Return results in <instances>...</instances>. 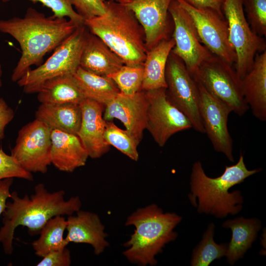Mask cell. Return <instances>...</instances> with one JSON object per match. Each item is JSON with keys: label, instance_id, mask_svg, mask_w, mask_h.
I'll return each mask as SVG.
<instances>
[{"label": "cell", "instance_id": "1", "mask_svg": "<svg viewBox=\"0 0 266 266\" xmlns=\"http://www.w3.org/2000/svg\"><path fill=\"white\" fill-rule=\"evenodd\" d=\"M78 26L66 18L47 17L32 7L28 8L23 17L0 20V32L14 38L21 50L12 81L17 82L32 66L40 65L44 56L55 50Z\"/></svg>", "mask_w": 266, "mask_h": 266}, {"label": "cell", "instance_id": "2", "mask_svg": "<svg viewBox=\"0 0 266 266\" xmlns=\"http://www.w3.org/2000/svg\"><path fill=\"white\" fill-rule=\"evenodd\" d=\"M65 192L61 190L50 192L42 183L34 187L30 197H20L16 192L11 193V201H7L2 213L3 226L0 229V243L4 253L10 255L13 251V240L16 228L26 227L31 235L39 234L46 223L58 215H71L80 209L78 197L65 200Z\"/></svg>", "mask_w": 266, "mask_h": 266}, {"label": "cell", "instance_id": "3", "mask_svg": "<svg viewBox=\"0 0 266 266\" xmlns=\"http://www.w3.org/2000/svg\"><path fill=\"white\" fill-rule=\"evenodd\" d=\"M260 170V168L248 169L240 153L236 164L226 166L221 175L211 178L205 174L201 162L196 161L192 166L190 177V201L200 213L221 218L229 214L235 215L242 208L243 197L239 191L230 192L229 189Z\"/></svg>", "mask_w": 266, "mask_h": 266}, {"label": "cell", "instance_id": "4", "mask_svg": "<svg viewBox=\"0 0 266 266\" xmlns=\"http://www.w3.org/2000/svg\"><path fill=\"white\" fill-rule=\"evenodd\" d=\"M107 12L85 19L84 25L118 55L125 65H143L147 50L142 28L126 6L105 1Z\"/></svg>", "mask_w": 266, "mask_h": 266}, {"label": "cell", "instance_id": "5", "mask_svg": "<svg viewBox=\"0 0 266 266\" xmlns=\"http://www.w3.org/2000/svg\"><path fill=\"white\" fill-rule=\"evenodd\" d=\"M181 219L175 213H164L156 204L138 209L128 217L125 224L133 225L135 229L124 244L129 248L123 254L131 263L155 265L156 255L176 238L177 233L173 230Z\"/></svg>", "mask_w": 266, "mask_h": 266}, {"label": "cell", "instance_id": "6", "mask_svg": "<svg viewBox=\"0 0 266 266\" xmlns=\"http://www.w3.org/2000/svg\"><path fill=\"white\" fill-rule=\"evenodd\" d=\"M87 33L84 25L78 26L44 63L28 70L16 82L18 86L26 94L37 93L48 80L62 75H73L79 66Z\"/></svg>", "mask_w": 266, "mask_h": 266}, {"label": "cell", "instance_id": "7", "mask_svg": "<svg viewBox=\"0 0 266 266\" xmlns=\"http://www.w3.org/2000/svg\"><path fill=\"white\" fill-rule=\"evenodd\" d=\"M211 95L239 116L249 108L242 93L241 79L233 65L213 55L199 67L193 77Z\"/></svg>", "mask_w": 266, "mask_h": 266}, {"label": "cell", "instance_id": "8", "mask_svg": "<svg viewBox=\"0 0 266 266\" xmlns=\"http://www.w3.org/2000/svg\"><path fill=\"white\" fill-rule=\"evenodd\" d=\"M222 11L236 54L235 70L242 79L252 67L256 55L266 51V41L251 29L244 14L243 0H224Z\"/></svg>", "mask_w": 266, "mask_h": 266}, {"label": "cell", "instance_id": "9", "mask_svg": "<svg viewBox=\"0 0 266 266\" xmlns=\"http://www.w3.org/2000/svg\"><path fill=\"white\" fill-rule=\"evenodd\" d=\"M166 94L169 100L190 121L192 128L205 133L200 112V93L198 83L183 62L171 52L166 69Z\"/></svg>", "mask_w": 266, "mask_h": 266}, {"label": "cell", "instance_id": "10", "mask_svg": "<svg viewBox=\"0 0 266 266\" xmlns=\"http://www.w3.org/2000/svg\"><path fill=\"white\" fill-rule=\"evenodd\" d=\"M51 130L35 119L18 131L11 155L26 171L45 173L51 164Z\"/></svg>", "mask_w": 266, "mask_h": 266}, {"label": "cell", "instance_id": "11", "mask_svg": "<svg viewBox=\"0 0 266 266\" xmlns=\"http://www.w3.org/2000/svg\"><path fill=\"white\" fill-rule=\"evenodd\" d=\"M147 99L146 129L163 147L176 133L192 128L186 116L169 100L166 88L145 91Z\"/></svg>", "mask_w": 266, "mask_h": 266}, {"label": "cell", "instance_id": "12", "mask_svg": "<svg viewBox=\"0 0 266 266\" xmlns=\"http://www.w3.org/2000/svg\"><path fill=\"white\" fill-rule=\"evenodd\" d=\"M168 12L174 25L175 44L171 52L183 62L193 77L200 66L213 54L201 42L192 18L176 0L171 2Z\"/></svg>", "mask_w": 266, "mask_h": 266}, {"label": "cell", "instance_id": "13", "mask_svg": "<svg viewBox=\"0 0 266 266\" xmlns=\"http://www.w3.org/2000/svg\"><path fill=\"white\" fill-rule=\"evenodd\" d=\"M190 16L201 42L214 55L233 65L236 54L229 39L224 17L207 8H197L184 0H176Z\"/></svg>", "mask_w": 266, "mask_h": 266}, {"label": "cell", "instance_id": "14", "mask_svg": "<svg viewBox=\"0 0 266 266\" xmlns=\"http://www.w3.org/2000/svg\"><path fill=\"white\" fill-rule=\"evenodd\" d=\"M198 84L200 93V112L205 133L214 149L223 153L230 161L233 162V142L228 128L229 115L232 111L225 103L209 93L200 84Z\"/></svg>", "mask_w": 266, "mask_h": 266}, {"label": "cell", "instance_id": "15", "mask_svg": "<svg viewBox=\"0 0 266 266\" xmlns=\"http://www.w3.org/2000/svg\"><path fill=\"white\" fill-rule=\"evenodd\" d=\"M147 103L145 91L132 96L120 92L104 104L103 117L105 121L120 120L139 144L146 129Z\"/></svg>", "mask_w": 266, "mask_h": 266}, {"label": "cell", "instance_id": "16", "mask_svg": "<svg viewBox=\"0 0 266 266\" xmlns=\"http://www.w3.org/2000/svg\"><path fill=\"white\" fill-rule=\"evenodd\" d=\"M172 0H131L125 5L143 29L147 51L168 37V8Z\"/></svg>", "mask_w": 266, "mask_h": 266}, {"label": "cell", "instance_id": "17", "mask_svg": "<svg viewBox=\"0 0 266 266\" xmlns=\"http://www.w3.org/2000/svg\"><path fill=\"white\" fill-rule=\"evenodd\" d=\"M79 104L82 120L77 135L89 157L100 158L110 150V145L104 138L106 124L103 117L104 105L90 99H85Z\"/></svg>", "mask_w": 266, "mask_h": 266}, {"label": "cell", "instance_id": "18", "mask_svg": "<svg viewBox=\"0 0 266 266\" xmlns=\"http://www.w3.org/2000/svg\"><path fill=\"white\" fill-rule=\"evenodd\" d=\"M76 215H69L66 220L67 233L66 240L69 242L87 243L94 248L98 255L102 253L109 243L106 240L104 227L99 216L94 213L78 210Z\"/></svg>", "mask_w": 266, "mask_h": 266}, {"label": "cell", "instance_id": "19", "mask_svg": "<svg viewBox=\"0 0 266 266\" xmlns=\"http://www.w3.org/2000/svg\"><path fill=\"white\" fill-rule=\"evenodd\" d=\"M51 139V164L58 169L71 172L86 165L89 155L77 135L52 130Z\"/></svg>", "mask_w": 266, "mask_h": 266}, {"label": "cell", "instance_id": "20", "mask_svg": "<svg viewBox=\"0 0 266 266\" xmlns=\"http://www.w3.org/2000/svg\"><path fill=\"white\" fill-rule=\"evenodd\" d=\"M244 99L253 115L266 121V51L257 54L252 67L241 79Z\"/></svg>", "mask_w": 266, "mask_h": 266}, {"label": "cell", "instance_id": "21", "mask_svg": "<svg viewBox=\"0 0 266 266\" xmlns=\"http://www.w3.org/2000/svg\"><path fill=\"white\" fill-rule=\"evenodd\" d=\"M124 64L121 58L98 36L87 33L79 66L93 73L107 76Z\"/></svg>", "mask_w": 266, "mask_h": 266}, {"label": "cell", "instance_id": "22", "mask_svg": "<svg viewBox=\"0 0 266 266\" xmlns=\"http://www.w3.org/2000/svg\"><path fill=\"white\" fill-rule=\"evenodd\" d=\"M35 117L51 130L77 135L81 126L82 111L79 104L41 103Z\"/></svg>", "mask_w": 266, "mask_h": 266}, {"label": "cell", "instance_id": "23", "mask_svg": "<svg viewBox=\"0 0 266 266\" xmlns=\"http://www.w3.org/2000/svg\"><path fill=\"white\" fill-rule=\"evenodd\" d=\"M175 44L173 38L159 42L147 51L143 63V78L141 90L166 88V69L168 57Z\"/></svg>", "mask_w": 266, "mask_h": 266}, {"label": "cell", "instance_id": "24", "mask_svg": "<svg viewBox=\"0 0 266 266\" xmlns=\"http://www.w3.org/2000/svg\"><path fill=\"white\" fill-rule=\"evenodd\" d=\"M222 226L232 231V238L228 244L226 256L231 265L241 258L256 239L261 224L256 218L242 217L224 222Z\"/></svg>", "mask_w": 266, "mask_h": 266}, {"label": "cell", "instance_id": "25", "mask_svg": "<svg viewBox=\"0 0 266 266\" xmlns=\"http://www.w3.org/2000/svg\"><path fill=\"white\" fill-rule=\"evenodd\" d=\"M37 93V100L41 103L80 104L85 99L73 75L70 74L48 80Z\"/></svg>", "mask_w": 266, "mask_h": 266}, {"label": "cell", "instance_id": "26", "mask_svg": "<svg viewBox=\"0 0 266 266\" xmlns=\"http://www.w3.org/2000/svg\"><path fill=\"white\" fill-rule=\"evenodd\" d=\"M73 77L85 99L93 100L104 105L120 93L109 77L93 73L80 66Z\"/></svg>", "mask_w": 266, "mask_h": 266}, {"label": "cell", "instance_id": "27", "mask_svg": "<svg viewBox=\"0 0 266 266\" xmlns=\"http://www.w3.org/2000/svg\"><path fill=\"white\" fill-rule=\"evenodd\" d=\"M66 227V220L62 215L51 218L40 231L38 238L32 244L35 254L42 258L66 247L68 244L64 238Z\"/></svg>", "mask_w": 266, "mask_h": 266}, {"label": "cell", "instance_id": "28", "mask_svg": "<svg viewBox=\"0 0 266 266\" xmlns=\"http://www.w3.org/2000/svg\"><path fill=\"white\" fill-rule=\"evenodd\" d=\"M214 225L210 223L202 240L194 249L191 265L193 266H207L213 261L226 256L228 244H217L214 240Z\"/></svg>", "mask_w": 266, "mask_h": 266}, {"label": "cell", "instance_id": "29", "mask_svg": "<svg viewBox=\"0 0 266 266\" xmlns=\"http://www.w3.org/2000/svg\"><path fill=\"white\" fill-rule=\"evenodd\" d=\"M104 138L108 145L114 146L132 160L138 161L139 144L126 129L119 128L112 121H106Z\"/></svg>", "mask_w": 266, "mask_h": 266}, {"label": "cell", "instance_id": "30", "mask_svg": "<svg viewBox=\"0 0 266 266\" xmlns=\"http://www.w3.org/2000/svg\"><path fill=\"white\" fill-rule=\"evenodd\" d=\"M107 77L116 84L120 92L132 96L141 90L143 78V64L136 66L124 65Z\"/></svg>", "mask_w": 266, "mask_h": 266}, {"label": "cell", "instance_id": "31", "mask_svg": "<svg viewBox=\"0 0 266 266\" xmlns=\"http://www.w3.org/2000/svg\"><path fill=\"white\" fill-rule=\"evenodd\" d=\"M246 19L252 31L263 37L266 35V0H243Z\"/></svg>", "mask_w": 266, "mask_h": 266}, {"label": "cell", "instance_id": "32", "mask_svg": "<svg viewBox=\"0 0 266 266\" xmlns=\"http://www.w3.org/2000/svg\"><path fill=\"white\" fill-rule=\"evenodd\" d=\"M8 2L12 0H1ZM33 3L39 2L50 8L53 16L58 18L67 17L78 26L84 25V19L74 10L70 0H28Z\"/></svg>", "mask_w": 266, "mask_h": 266}, {"label": "cell", "instance_id": "33", "mask_svg": "<svg viewBox=\"0 0 266 266\" xmlns=\"http://www.w3.org/2000/svg\"><path fill=\"white\" fill-rule=\"evenodd\" d=\"M7 178H18L30 181L33 180L32 173L23 168L11 155L0 148V180Z\"/></svg>", "mask_w": 266, "mask_h": 266}, {"label": "cell", "instance_id": "34", "mask_svg": "<svg viewBox=\"0 0 266 266\" xmlns=\"http://www.w3.org/2000/svg\"><path fill=\"white\" fill-rule=\"evenodd\" d=\"M77 12L87 19L104 15L107 12L105 1L102 0H70Z\"/></svg>", "mask_w": 266, "mask_h": 266}, {"label": "cell", "instance_id": "35", "mask_svg": "<svg viewBox=\"0 0 266 266\" xmlns=\"http://www.w3.org/2000/svg\"><path fill=\"white\" fill-rule=\"evenodd\" d=\"M71 264L70 253L66 247L50 253L42 257L37 266H69Z\"/></svg>", "mask_w": 266, "mask_h": 266}, {"label": "cell", "instance_id": "36", "mask_svg": "<svg viewBox=\"0 0 266 266\" xmlns=\"http://www.w3.org/2000/svg\"><path fill=\"white\" fill-rule=\"evenodd\" d=\"M14 114L13 109L0 98V140L4 138L5 127L12 120Z\"/></svg>", "mask_w": 266, "mask_h": 266}, {"label": "cell", "instance_id": "37", "mask_svg": "<svg viewBox=\"0 0 266 266\" xmlns=\"http://www.w3.org/2000/svg\"><path fill=\"white\" fill-rule=\"evenodd\" d=\"M187 3L197 8H207L213 10L220 15L224 16L222 5L224 0H184Z\"/></svg>", "mask_w": 266, "mask_h": 266}, {"label": "cell", "instance_id": "38", "mask_svg": "<svg viewBox=\"0 0 266 266\" xmlns=\"http://www.w3.org/2000/svg\"><path fill=\"white\" fill-rule=\"evenodd\" d=\"M13 182V178L0 180V216L6 208L7 200L10 197V190Z\"/></svg>", "mask_w": 266, "mask_h": 266}, {"label": "cell", "instance_id": "39", "mask_svg": "<svg viewBox=\"0 0 266 266\" xmlns=\"http://www.w3.org/2000/svg\"><path fill=\"white\" fill-rule=\"evenodd\" d=\"M110 0L113 1L117 3L125 5L127 4V3H128L129 2H130L131 0Z\"/></svg>", "mask_w": 266, "mask_h": 266}, {"label": "cell", "instance_id": "40", "mask_svg": "<svg viewBox=\"0 0 266 266\" xmlns=\"http://www.w3.org/2000/svg\"><path fill=\"white\" fill-rule=\"evenodd\" d=\"M2 66L0 62V88L2 86Z\"/></svg>", "mask_w": 266, "mask_h": 266}, {"label": "cell", "instance_id": "41", "mask_svg": "<svg viewBox=\"0 0 266 266\" xmlns=\"http://www.w3.org/2000/svg\"><path fill=\"white\" fill-rule=\"evenodd\" d=\"M103 0V1H105V0Z\"/></svg>", "mask_w": 266, "mask_h": 266}]
</instances>
